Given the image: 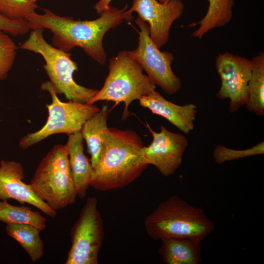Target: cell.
<instances>
[{
	"instance_id": "d4e9b609",
	"label": "cell",
	"mask_w": 264,
	"mask_h": 264,
	"mask_svg": "<svg viewBox=\"0 0 264 264\" xmlns=\"http://www.w3.org/2000/svg\"><path fill=\"white\" fill-rule=\"evenodd\" d=\"M31 29L30 24L26 20H11L0 14V30L17 36L25 34Z\"/></svg>"
},
{
	"instance_id": "ba28073f",
	"label": "cell",
	"mask_w": 264,
	"mask_h": 264,
	"mask_svg": "<svg viewBox=\"0 0 264 264\" xmlns=\"http://www.w3.org/2000/svg\"><path fill=\"white\" fill-rule=\"evenodd\" d=\"M71 245L65 264H98L104 239L103 221L98 200L88 197L70 232Z\"/></svg>"
},
{
	"instance_id": "9c48e42d",
	"label": "cell",
	"mask_w": 264,
	"mask_h": 264,
	"mask_svg": "<svg viewBox=\"0 0 264 264\" xmlns=\"http://www.w3.org/2000/svg\"><path fill=\"white\" fill-rule=\"evenodd\" d=\"M135 23L140 29L138 46L129 51L130 53L139 63L154 84L159 86L167 94L176 93L180 89L181 83L172 68L173 54L160 50L151 39L149 26L145 22L138 17Z\"/></svg>"
},
{
	"instance_id": "9a60e30c",
	"label": "cell",
	"mask_w": 264,
	"mask_h": 264,
	"mask_svg": "<svg viewBox=\"0 0 264 264\" xmlns=\"http://www.w3.org/2000/svg\"><path fill=\"white\" fill-rule=\"evenodd\" d=\"M66 145L77 195L83 198L90 186L93 168L84 153V139L81 132L68 135Z\"/></svg>"
},
{
	"instance_id": "8fae6325",
	"label": "cell",
	"mask_w": 264,
	"mask_h": 264,
	"mask_svg": "<svg viewBox=\"0 0 264 264\" xmlns=\"http://www.w3.org/2000/svg\"><path fill=\"white\" fill-rule=\"evenodd\" d=\"M147 127L153 140L142 149L144 159L148 165L155 167L163 176L173 175L181 164L188 145V139L182 133L170 132L163 125L158 132L152 130L148 124Z\"/></svg>"
},
{
	"instance_id": "5b68a950",
	"label": "cell",
	"mask_w": 264,
	"mask_h": 264,
	"mask_svg": "<svg viewBox=\"0 0 264 264\" xmlns=\"http://www.w3.org/2000/svg\"><path fill=\"white\" fill-rule=\"evenodd\" d=\"M55 211L74 204L77 197L65 144L55 145L43 158L29 184Z\"/></svg>"
},
{
	"instance_id": "7402d4cb",
	"label": "cell",
	"mask_w": 264,
	"mask_h": 264,
	"mask_svg": "<svg viewBox=\"0 0 264 264\" xmlns=\"http://www.w3.org/2000/svg\"><path fill=\"white\" fill-rule=\"evenodd\" d=\"M264 154V142L262 141L253 147L243 150L232 149L222 145H218L213 152L215 161L218 164L247 157Z\"/></svg>"
},
{
	"instance_id": "484cf974",
	"label": "cell",
	"mask_w": 264,
	"mask_h": 264,
	"mask_svg": "<svg viewBox=\"0 0 264 264\" xmlns=\"http://www.w3.org/2000/svg\"><path fill=\"white\" fill-rule=\"evenodd\" d=\"M112 0H99L94 5L93 8L99 15L110 6Z\"/></svg>"
},
{
	"instance_id": "cb8c5ba5",
	"label": "cell",
	"mask_w": 264,
	"mask_h": 264,
	"mask_svg": "<svg viewBox=\"0 0 264 264\" xmlns=\"http://www.w3.org/2000/svg\"><path fill=\"white\" fill-rule=\"evenodd\" d=\"M18 48L9 35L0 30V81L7 78L15 62Z\"/></svg>"
},
{
	"instance_id": "7a4b0ae2",
	"label": "cell",
	"mask_w": 264,
	"mask_h": 264,
	"mask_svg": "<svg viewBox=\"0 0 264 264\" xmlns=\"http://www.w3.org/2000/svg\"><path fill=\"white\" fill-rule=\"evenodd\" d=\"M144 146L135 132L109 128L105 145L93 169L90 186L107 191L133 182L148 165L142 154Z\"/></svg>"
},
{
	"instance_id": "4fadbf2b",
	"label": "cell",
	"mask_w": 264,
	"mask_h": 264,
	"mask_svg": "<svg viewBox=\"0 0 264 264\" xmlns=\"http://www.w3.org/2000/svg\"><path fill=\"white\" fill-rule=\"evenodd\" d=\"M25 178L22 164L13 160L0 161V199H13L22 204L28 203L39 209L51 218L57 215L51 209L34 193L29 184L23 182Z\"/></svg>"
},
{
	"instance_id": "4316f807",
	"label": "cell",
	"mask_w": 264,
	"mask_h": 264,
	"mask_svg": "<svg viewBox=\"0 0 264 264\" xmlns=\"http://www.w3.org/2000/svg\"><path fill=\"white\" fill-rule=\"evenodd\" d=\"M160 3H166L170 1V0H157Z\"/></svg>"
},
{
	"instance_id": "d6986e66",
	"label": "cell",
	"mask_w": 264,
	"mask_h": 264,
	"mask_svg": "<svg viewBox=\"0 0 264 264\" xmlns=\"http://www.w3.org/2000/svg\"><path fill=\"white\" fill-rule=\"evenodd\" d=\"M251 74L248 84L246 109L259 116L264 115V53L260 52L251 60Z\"/></svg>"
},
{
	"instance_id": "5bb4252c",
	"label": "cell",
	"mask_w": 264,
	"mask_h": 264,
	"mask_svg": "<svg viewBox=\"0 0 264 264\" xmlns=\"http://www.w3.org/2000/svg\"><path fill=\"white\" fill-rule=\"evenodd\" d=\"M138 100L140 106L164 117L184 134L194 130L197 113L195 104L176 105L166 100L155 90Z\"/></svg>"
},
{
	"instance_id": "ffe728a7",
	"label": "cell",
	"mask_w": 264,
	"mask_h": 264,
	"mask_svg": "<svg viewBox=\"0 0 264 264\" xmlns=\"http://www.w3.org/2000/svg\"><path fill=\"white\" fill-rule=\"evenodd\" d=\"M5 230L21 245L33 262L42 258L44 245L40 237V229L30 224L7 223Z\"/></svg>"
},
{
	"instance_id": "6da1fadb",
	"label": "cell",
	"mask_w": 264,
	"mask_h": 264,
	"mask_svg": "<svg viewBox=\"0 0 264 264\" xmlns=\"http://www.w3.org/2000/svg\"><path fill=\"white\" fill-rule=\"evenodd\" d=\"M128 6L119 9L110 6L94 20H74L72 17L56 15L49 9H44L42 14L36 12L28 15L26 20L32 30L47 29L52 33V45L69 52L76 46L98 64L106 63L107 55L103 45V39L107 31L114 28L124 20L133 19L127 12Z\"/></svg>"
},
{
	"instance_id": "8992f818",
	"label": "cell",
	"mask_w": 264,
	"mask_h": 264,
	"mask_svg": "<svg viewBox=\"0 0 264 264\" xmlns=\"http://www.w3.org/2000/svg\"><path fill=\"white\" fill-rule=\"evenodd\" d=\"M44 29L32 30L29 37L20 47L40 54L44 60L43 67L57 94H64L69 101L88 104L99 90L81 86L74 81V72L78 69L71 54L48 44L43 36Z\"/></svg>"
},
{
	"instance_id": "83f0119b",
	"label": "cell",
	"mask_w": 264,
	"mask_h": 264,
	"mask_svg": "<svg viewBox=\"0 0 264 264\" xmlns=\"http://www.w3.org/2000/svg\"><path fill=\"white\" fill-rule=\"evenodd\" d=\"M31 2L36 3L38 0H29Z\"/></svg>"
},
{
	"instance_id": "3957f363",
	"label": "cell",
	"mask_w": 264,
	"mask_h": 264,
	"mask_svg": "<svg viewBox=\"0 0 264 264\" xmlns=\"http://www.w3.org/2000/svg\"><path fill=\"white\" fill-rule=\"evenodd\" d=\"M147 234L155 240L169 238L204 239L215 229L204 211L177 196L160 203L144 221Z\"/></svg>"
},
{
	"instance_id": "2e32d148",
	"label": "cell",
	"mask_w": 264,
	"mask_h": 264,
	"mask_svg": "<svg viewBox=\"0 0 264 264\" xmlns=\"http://www.w3.org/2000/svg\"><path fill=\"white\" fill-rule=\"evenodd\" d=\"M161 241L162 243L158 252L163 263H201V241L193 238H169Z\"/></svg>"
},
{
	"instance_id": "e0dca14e",
	"label": "cell",
	"mask_w": 264,
	"mask_h": 264,
	"mask_svg": "<svg viewBox=\"0 0 264 264\" xmlns=\"http://www.w3.org/2000/svg\"><path fill=\"white\" fill-rule=\"evenodd\" d=\"M109 114V107L104 104L96 113L86 121L80 131L87 143L93 169L96 166L106 144Z\"/></svg>"
},
{
	"instance_id": "ac0fdd59",
	"label": "cell",
	"mask_w": 264,
	"mask_h": 264,
	"mask_svg": "<svg viewBox=\"0 0 264 264\" xmlns=\"http://www.w3.org/2000/svg\"><path fill=\"white\" fill-rule=\"evenodd\" d=\"M208 0L209 6L206 14L199 22L191 26L199 25L193 33L194 37L199 39L209 31L228 24L232 18L235 0Z\"/></svg>"
},
{
	"instance_id": "52a82bcc",
	"label": "cell",
	"mask_w": 264,
	"mask_h": 264,
	"mask_svg": "<svg viewBox=\"0 0 264 264\" xmlns=\"http://www.w3.org/2000/svg\"><path fill=\"white\" fill-rule=\"evenodd\" d=\"M41 89L48 92L52 99L51 104L46 106L47 119L38 131L21 138L19 145L22 149H27L52 135L65 133L68 135L80 132L86 121L100 109L94 104L61 101L49 81L44 82Z\"/></svg>"
},
{
	"instance_id": "30bf717a",
	"label": "cell",
	"mask_w": 264,
	"mask_h": 264,
	"mask_svg": "<svg viewBox=\"0 0 264 264\" xmlns=\"http://www.w3.org/2000/svg\"><path fill=\"white\" fill-rule=\"evenodd\" d=\"M215 67L221 81L216 96L220 99H228L229 111L231 113L235 112L245 105L247 100L251 61L244 57L225 52L218 54L215 58Z\"/></svg>"
},
{
	"instance_id": "44dd1931",
	"label": "cell",
	"mask_w": 264,
	"mask_h": 264,
	"mask_svg": "<svg viewBox=\"0 0 264 264\" xmlns=\"http://www.w3.org/2000/svg\"><path fill=\"white\" fill-rule=\"evenodd\" d=\"M0 221L7 223L27 224L41 231L46 226V218L38 211L24 206H14L7 200L0 201Z\"/></svg>"
},
{
	"instance_id": "277c9868",
	"label": "cell",
	"mask_w": 264,
	"mask_h": 264,
	"mask_svg": "<svg viewBox=\"0 0 264 264\" xmlns=\"http://www.w3.org/2000/svg\"><path fill=\"white\" fill-rule=\"evenodd\" d=\"M109 74L103 86L88 104L100 101L124 103L122 120L130 115L131 103L155 90L156 86L129 51L122 50L109 60Z\"/></svg>"
},
{
	"instance_id": "603a6c76",
	"label": "cell",
	"mask_w": 264,
	"mask_h": 264,
	"mask_svg": "<svg viewBox=\"0 0 264 264\" xmlns=\"http://www.w3.org/2000/svg\"><path fill=\"white\" fill-rule=\"evenodd\" d=\"M37 8L29 0H0V14L11 20H26Z\"/></svg>"
},
{
	"instance_id": "7c38bea8",
	"label": "cell",
	"mask_w": 264,
	"mask_h": 264,
	"mask_svg": "<svg viewBox=\"0 0 264 264\" xmlns=\"http://www.w3.org/2000/svg\"><path fill=\"white\" fill-rule=\"evenodd\" d=\"M184 9L181 0H170L163 3L157 0H133L127 12L130 15L136 12L138 17L148 23L150 37L161 48L169 41L171 27L181 17Z\"/></svg>"
}]
</instances>
